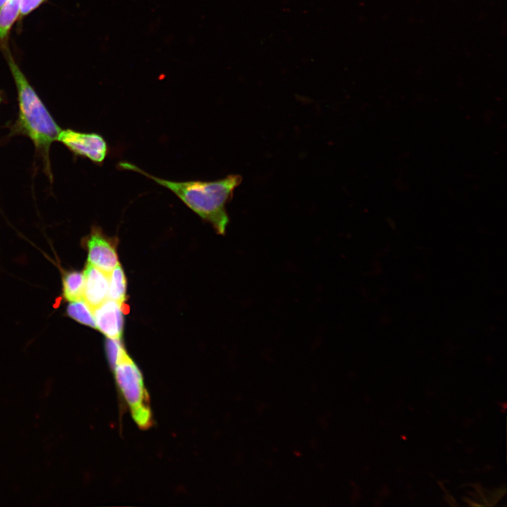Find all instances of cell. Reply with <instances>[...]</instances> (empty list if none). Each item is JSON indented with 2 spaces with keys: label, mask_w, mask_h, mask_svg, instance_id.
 <instances>
[{
  "label": "cell",
  "mask_w": 507,
  "mask_h": 507,
  "mask_svg": "<svg viewBox=\"0 0 507 507\" xmlns=\"http://www.w3.org/2000/svg\"><path fill=\"white\" fill-rule=\"evenodd\" d=\"M20 0H8L0 8V48L3 51L8 46V39L11 27L20 15Z\"/></svg>",
  "instance_id": "cell-8"
},
{
  "label": "cell",
  "mask_w": 507,
  "mask_h": 507,
  "mask_svg": "<svg viewBox=\"0 0 507 507\" xmlns=\"http://www.w3.org/2000/svg\"><path fill=\"white\" fill-rule=\"evenodd\" d=\"M119 393L135 423L142 429L151 427L152 412L144 377L139 367L126 352L111 368Z\"/></svg>",
  "instance_id": "cell-3"
},
{
  "label": "cell",
  "mask_w": 507,
  "mask_h": 507,
  "mask_svg": "<svg viewBox=\"0 0 507 507\" xmlns=\"http://www.w3.org/2000/svg\"><path fill=\"white\" fill-rule=\"evenodd\" d=\"M44 0H20V16H25L37 8Z\"/></svg>",
  "instance_id": "cell-13"
},
{
  "label": "cell",
  "mask_w": 507,
  "mask_h": 507,
  "mask_svg": "<svg viewBox=\"0 0 507 507\" xmlns=\"http://www.w3.org/2000/svg\"><path fill=\"white\" fill-rule=\"evenodd\" d=\"M82 299L92 308L108 299L109 273L87 263L84 272Z\"/></svg>",
  "instance_id": "cell-7"
},
{
  "label": "cell",
  "mask_w": 507,
  "mask_h": 507,
  "mask_svg": "<svg viewBox=\"0 0 507 507\" xmlns=\"http://www.w3.org/2000/svg\"><path fill=\"white\" fill-rule=\"evenodd\" d=\"M4 55L18 94L17 118L7 125L8 137L22 135L30 139L35 146V154L42 163L44 173L52 182L50 148L57 140L61 128L16 64L9 49L4 51Z\"/></svg>",
  "instance_id": "cell-1"
},
{
  "label": "cell",
  "mask_w": 507,
  "mask_h": 507,
  "mask_svg": "<svg viewBox=\"0 0 507 507\" xmlns=\"http://www.w3.org/2000/svg\"><path fill=\"white\" fill-rule=\"evenodd\" d=\"M117 242L115 238L106 236L98 226H93L89 234L82 241L87 250V262L110 273L119 263Z\"/></svg>",
  "instance_id": "cell-5"
},
{
  "label": "cell",
  "mask_w": 507,
  "mask_h": 507,
  "mask_svg": "<svg viewBox=\"0 0 507 507\" xmlns=\"http://www.w3.org/2000/svg\"><path fill=\"white\" fill-rule=\"evenodd\" d=\"M127 280L121 265H118L109 273L108 299L120 303L126 300Z\"/></svg>",
  "instance_id": "cell-10"
},
{
  "label": "cell",
  "mask_w": 507,
  "mask_h": 507,
  "mask_svg": "<svg viewBox=\"0 0 507 507\" xmlns=\"http://www.w3.org/2000/svg\"><path fill=\"white\" fill-rule=\"evenodd\" d=\"M8 0H0V8L6 3Z\"/></svg>",
  "instance_id": "cell-15"
},
{
  "label": "cell",
  "mask_w": 507,
  "mask_h": 507,
  "mask_svg": "<svg viewBox=\"0 0 507 507\" xmlns=\"http://www.w3.org/2000/svg\"><path fill=\"white\" fill-rule=\"evenodd\" d=\"M105 349L111 368L113 367L127 352L120 339L107 338L105 342Z\"/></svg>",
  "instance_id": "cell-12"
},
{
  "label": "cell",
  "mask_w": 507,
  "mask_h": 507,
  "mask_svg": "<svg viewBox=\"0 0 507 507\" xmlns=\"http://www.w3.org/2000/svg\"><path fill=\"white\" fill-rule=\"evenodd\" d=\"M83 289V273L77 270L63 271L62 277V294L63 299L68 301L82 299Z\"/></svg>",
  "instance_id": "cell-9"
},
{
  "label": "cell",
  "mask_w": 507,
  "mask_h": 507,
  "mask_svg": "<svg viewBox=\"0 0 507 507\" xmlns=\"http://www.w3.org/2000/svg\"><path fill=\"white\" fill-rule=\"evenodd\" d=\"M5 101L4 96L1 92H0V104Z\"/></svg>",
  "instance_id": "cell-14"
},
{
  "label": "cell",
  "mask_w": 507,
  "mask_h": 507,
  "mask_svg": "<svg viewBox=\"0 0 507 507\" xmlns=\"http://www.w3.org/2000/svg\"><path fill=\"white\" fill-rule=\"evenodd\" d=\"M120 170L138 173L170 190L189 208L209 223L219 234L225 233L229 217L226 205L232 199L234 191L242 178L239 175H229L215 181H173L152 175L137 165L121 161Z\"/></svg>",
  "instance_id": "cell-2"
},
{
  "label": "cell",
  "mask_w": 507,
  "mask_h": 507,
  "mask_svg": "<svg viewBox=\"0 0 507 507\" xmlns=\"http://www.w3.org/2000/svg\"><path fill=\"white\" fill-rule=\"evenodd\" d=\"M57 142L70 151L74 158H87L96 165H102L108 153V145L104 137L96 132L61 129Z\"/></svg>",
  "instance_id": "cell-4"
},
{
  "label": "cell",
  "mask_w": 507,
  "mask_h": 507,
  "mask_svg": "<svg viewBox=\"0 0 507 507\" xmlns=\"http://www.w3.org/2000/svg\"><path fill=\"white\" fill-rule=\"evenodd\" d=\"M130 308L125 303L106 299L93 309L96 328L107 338L121 339L124 328V314Z\"/></svg>",
  "instance_id": "cell-6"
},
{
  "label": "cell",
  "mask_w": 507,
  "mask_h": 507,
  "mask_svg": "<svg viewBox=\"0 0 507 507\" xmlns=\"http://www.w3.org/2000/svg\"><path fill=\"white\" fill-rule=\"evenodd\" d=\"M66 315L76 322L96 328L93 309L83 299L70 301L65 310Z\"/></svg>",
  "instance_id": "cell-11"
}]
</instances>
